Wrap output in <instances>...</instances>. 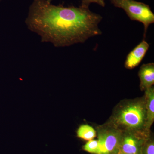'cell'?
<instances>
[{
	"mask_svg": "<svg viewBox=\"0 0 154 154\" xmlns=\"http://www.w3.org/2000/svg\"><path fill=\"white\" fill-rule=\"evenodd\" d=\"M92 3H96L102 7L105 6V0H82L81 6L84 8H89Z\"/></svg>",
	"mask_w": 154,
	"mask_h": 154,
	"instance_id": "cell-11",
	"label": "cell"
},
{
	"mask_svg": "<svg viewBox=\"0 0 154 154\" xmlns=\"http://www.w3.org/2000/svg\"><path fill=\"white\" fill-rule=\"evenodd\" d=\"M77 136L86 140H93L96 137V132L92 126L88 125H83L78 128Z\"/></svg>",
	"mask_w": 154,
	"mask_h": 154,
	"instance_id": "cell-9",
	"label": "cell"
},
{
	"mask_svg": "<svg viewBox=\"0 0 154 154\" xmlns=\"http://www.w3.org/2000/svg\"><path fill=\"white\" fill-rule=\"evenodd\" d=\"M140 79V87L142 90L152 87L154 84V63L143 64L138 72Z\"/></svg>",
	"mask_w": 154,
	"mask_h": 154,
	"instance_id": "cell-7",
	"label": "cell"
},
{
	"mask_svg": "<svg viewBox=\"0 0 154 154\" xmlns=\"http://www.w3.org/2000/svg\"><path fill=\"white\" fill-rule=\"evenodd\" d=\"M149 48V44L143 39L127 56L125 67L126 69H132L137 66L143 60Z\"/></svg>",
	"mask_w": 154,
	"mask_h": 154,
	"instance_id": "cell-6",
	"label": "cell"
},
{
	"mask_svg": "<svg viewBox=\"0 0 154 154\" xmlns=\"http://www.w3.org/2000/svg\"><path fill=\"white\" fill-rule=\"evenodd\" d=\"M146 130H149L154 120V89L153 87L147 89L145 92Z\"/></svg>",
	"mask_w": 154,
	"mask_h": 154,
	"instance_id": "cell-8",
	"label": "cell"
},
{
	"mask_svg": "<svg viewBox=\"0 0 154 154\" xmlns=\"http://www.w3.org/2000/svg\"><path fill=\"white\" fill-rule=\"evenodd\" d=\"M145 154H154V144L153 141H151L146 146L145 149Z\"/></svg>",
	"mask_w": 154,
	"mask_h": 154,
	"instance_id": "cell-12",
	"label": "cell"
},
{
	"mask_svg": "<svg viewBox=\"0 0 154 154\" xmlns=\"http://www.w3.org/2000/svg\"><path fill=\"white\" fill-rule=\"evenodd\" d=\"M110 1L115 7L123 9L131 20L143 24L144 27V38H145L149 26L154 23V14L149 6L135 0Z\"/></svg>",
	"mask_w": 154,
	"mask_h": 154,
	"instance_id": "cell-3",
	"label": "cell"
},
{
	"mask_svg": "<svg viewBox=\"0 0 154 154\" xmlns=\"http://www.w3.org/2000/svg\"><path fill=\"white\" fill-rule=\"evenodd\" d=\"M99 154H117L122 138L121 131L116 128H102L99 129Z\"/></svg>",
	"mask_w": 154,
	"mask_h": 154,
	"instance_id": "cell-4",
	"label": "cell"
},
{
	"mask_svg": "<svg viewBox=\"0 0 154 154\" xmlns=\"http://www.w3.org/2000/svg\"><path fill=\"white\" fill-rule=\"evenodd\" d=\"M145 102L137 101L126 104L114 116L113 122L116 126L130 131H138L145 125Z\"/></svg>",
	"mask_w": 154,
	"mask_h": 154,
	"instance_id": "cell-2",
	"label": "cell"
},
{
	"mask_svg": "<svg viewBox=\"0 0 154 154\" xmlns=\"http://www.w3.org/2000/svg\"><path fill=\"white\" fill-rule=\"evenodd\" d=\"M48 1H49V2H52L53 0H48Z\"/></svg>",
	"mask_w": 154,
	"mask_h": 154,
	"instance_id": "cell-14",
	"label": "cell"
},
{
	"mask_svg": "<svg viewBox=\"0 0 154 154\" xmlns=\"http://www.w3.org/2000/svg\"><path fill=\"white\" fill-rule=\"evenodd\" d=\"M84 150L91 154H99V142L98 140H91L83 147Z\"/></svg>",
	"mask_w": 154,
	"mask_h": 154,
	"instance_id": "cell-10",
	"label": "cell"
},
{
	"mask_svg": "<svg viewBox=\"0 0 154 154\" xmlns=\"http://www.w3.org/2000/svg\"><path fill=\"white\" fill-rule=\"evenodd\" d=\"M1 1H2V0H0V2H1Z\"/></svg>",
	"mask_w": 154,
	"mask_h": 154,
	"instance_id": "cell-15",
	"label": "cell"
},
{
	"mask_svg": "<svg viewBox=\"0 0 154 154\" xmlns=\"http://www.w3.org/2000/svg\"><path fill=\"white\" fill-rule=\"evenodd\" d=\"M102 17L89 8L53 5L48 0H33L25 23L42 42L64 47L84 43L101 35L99 25Z\"/></svg>",
	"mask_w": 154,
	"mask_h": 154,
	"instance_id": "cell-1",
	"label": "cell"
},
{
	"mask_svg": "<svg viewBox=\"0 0 154 154\" xmlns=\"http://www.w3.org/2000/svg\"><path fill=\"white\" fill-rule=\"evenodd\" d=\"M134 132L129 131L127 133L122 134L119 151L125 154H141L143 138L137 134L135 131Z\"/></svg>",
	"mask_w": 154,
	"mask_h": 154,
	"instance_id": "cell-5",
	"label": "cell"
},
{
	"mask_svg": "<svg viewBox=\"0 0 154 154\" xmlns=\"http://www.w3.org/2000/svg\"><path fill=\"white\" fill-rule=\"evenodd\" d=\"M117 154H125L124 153L120 151H119L117 153Z\"/></svg>",
	"mask_w": 154,
	"mask_h": 154,
	"instance_id": "cell-13",
	"label": "cell"
}]
</instances>
